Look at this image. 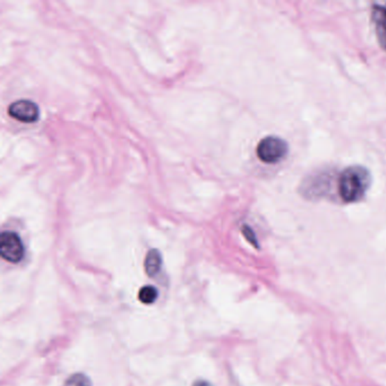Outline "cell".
<instances>
[{
  "mask_svg": "<svg viewBox=\"0 0 386 386\" xmlns=\"http://www.w3.org/2000/svg\"><path fill=\"white\" fill-rule=\"evenodd\" d=\"M371 175L364 167H349L342 171L339 180V193L346 203L358 202L371 184Z\"/></svg>",
  "mask_w": 386,
  "mask_h": 386,
  "instance_id": "cell-1",
  "label": "cell"
},
{
  "mask_svg": "<svg viewBox=\"0 0 386 386\" xmlns=\"http://www.w3.org/2000/svg\"><path fill=\"white\" fill-rule=\"evenodd\" d=\"M288 144L277 136H268L257 145V157L265 163H277L287 155Z\"/></svg>",
  "mask_w": 386,
  "mask_h": 386,
  "instance_id": "cell-2",
  "label": "cell"
},
{
  "mask_svg": "<svg viewBox=\"0 0 386 386\" xmlns=\"http://www.w3.org/2000/svg\"><path fill=\"white\" fill-rule=\"evenodd\" d=\"M0 254L3 260L18 263L24 256V246L17 233L3 231L0 237Z\"/></svg>",
  "mask_w": 386,
  "mask_h": 386,
  "instance_id": "cell-3",
  "label": "cell"
},
{
  "mask_svg": "<svg viewBox=\"0 0 386 386\" xmlns=\"http://www.w3.org/2000/svg\"><path fill=\"white\" fill-rule=\"evenodd\" d=\"M8 114L22 123H34L39 119V107L31 100H17L8 107Z\"/></svg>",
  "mask_w": 386,
  "mask_h": 386,
  "instance_id": "cell-4",
  "label": "cell"
},
{
  "mask_svg": "<svg viewBox=\"0 0 386 386\" xmlns=\"http://www.w3.org/2000/svg\"><path fill=\"white\" fill-rule=\"evenodd\" d=\"M371 18L375 24V30L380 45L386 50V7L374 5Z\"/></svg>",
  "mask_w": 386,
  "mask_h": 386,
  "instance_id": "cell-5",
  "label": "cell"
},
{
  "mask_svg": "<svg viewBox=\"0 0 386 386\" xmlns=\"http://www.w3.org/2000/svg\"><path fill=\"white\" fill-rule=\"evenodd\" d=\"M144 265L148 275L150 277L157 275L162 265V257H161L160 252L157 249H151L148 252L146 258H145Z\"/></svg>",
  "mask_w": 386,
  "mask_h": 386,
  "instance_id": "cell-6",
  "label": "cell"
},
{
  "mask_svg": "<svg viewBox=\"0 0 386 386\" xmlns=\"http://www.w3.org/2000/svg\"><path fill=\"white\" fill-rule=\"evenodd\" d=\"M157 298V290L151 286H145L142 289L139 290V299L143 304L150 305L153 304Z\"/></svg>",
  "mask_w": 386,
  "mask_h": 386,
  "instance_id": "cell-7",
  "label": "cell"
},
{
  "mask_svg": "<svg viewBox=\"0 0 386 386\" xmlns=\"http://www.w3.org/2000/svg\"><path fill=\"white\" fill-rule=\"evenodd\" d=\"M63 386H92L91 385V380H88L85 375L75 374L70 376L68 380H66V383Z\"/></svg>",
  "mask_w": 386,
  "mask_h": 386,
  "instance_id": "cell-8",
  "label": "cell"
},
{
  "mask_svg": "<svg viewBox=\"0 0 386 386\" xmlns=\"http://www.w3.org/2000/svg\"><path fill=\"white\" fill-rule=\"evenodd\" d=\"M242 233H244L245 237L247 238L248 242H251L255 247H258L255 233H254L253 230H252L249 226H244V228H242Z\"/></svg>",
  "mask_w": 386,
  "mask_h": 386,
  "instance_id": "cell-9",
  "label": "cell"
},
{
  "mask_svg": "<svg viewBox=\"0 0 386 386\" xmlns=\"http://www.w3.org/2000/svg\"><path fill=\"white\" fill-rule=\"evenodd\" d=\"M194 386H212V384L206 382V380H197L194 383Z\"/></svg>",
  "mask_w": 386,
  "mask_h": 386,
  "instance_id": "cell-10",
  "label": "cell"
}]
</instances>
